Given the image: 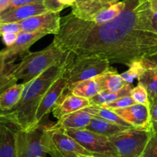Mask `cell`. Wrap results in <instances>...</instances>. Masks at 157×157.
<instances>
[{"label": "cell", "instance_id": "cell-1", "mask_svg": "<svg viewBox=\"0 0 157 157\" xmlns=\"http://www.w3.org/2000/svg\"><path fill=\"white\" fill-rule=\"evenodd\" d=\"M125 8L103 23L78 19L69 13L61 17L52 43L77 57H93L129 66L157 54V32L149 0H125Z\"/></svg>", "mask_w": 157, "mask_h": 157}, {"label": "cell", "instance_id": "cell-2", "mask_svg": "<svg viewBox=\"0 0 157 157\" xmlns=\"http://www.w3.org/2000/svg\"><path fill=\"white\" fill-rule=\"evenodd\" d=\"M65 62L50 66L36 78L25 83L20 100L16 106L10 111L0 112V114L23 131L36 127L38 106L49 86L62 75Z\"/></svg>", "mask_w": 157, "mask_h": 157}, {"label": "cell", "instance_id": "cell-3", "mask_svg": "<svg viewBox=\"0 0 157 157\" xmlns=\"http://www.w3.org/2000/svg\"><path fill=\"white\" fill-rule=\"evenodd\" d=\"M69 52H63L53 43L43 50L28 52L22 56L19 63H13L10 75L16 82L22 80L25 84L43 73L53 65L64 63Z\"/></svg>", "mask_w": 157, "mask_h": 157}, {"label": "cell", "instance_id": "cell-4", "mask_svg": "<svg viewBox=\"0 0 157 157\" xmlns=\"http://www.w3.org/2000/svg\"><path fill=\"white\" fill-rule=\"evenodd\" d=\"M42 121L29 131L19 129L16 134V157H60Z\"/></svg>", "mask_w": 157, "mask_h": 157}, {"label": "cell", "instance_id": "cell-5", "mask_svg": "<svg viewBox=\"0 0 157 157\" xmlns=\"http://www.w3.org/2000/svg\"><path fill=\"white\" fill-rule=\"evenodd\" d=\"M111 69L110 63L107 60L93 57L79 58L69 52L62 75L67 80L68 90L76 82L96 78Z\"/></svg>", "mask_w": 157, "mask_h": 157}, {"label": "cell", "instance_id": "cell-6", "mask_svg": "<svg viewBox=\"0 0 157 157\" xmlns=\"http://www.w3.org/2000/svg\"><path fill=\"white\" fill-rule=\"evenodd\" d=\"M149 137V129L131 128L109 137L117 157H140Z\"/></svg>", "mask_w": 157, "mask_h": 157}, {"label": "cell", "instance_id": "cell-7", "mask_svg": "<svg viewBox=\"0 0 157 157\" xmlns=\"http://www.w3.org/2000/svg\"><path fill=\"white\" fill-rule=\"evenodd\" d=\"M86 149L96 157H117L109 137L86 129H63Z\"/></svg>", "mask_w": 157, "mask_h": 157}, {"label": "cell", "instance_id": "cell-8", "mask_svg": "<svg viewBox=\"0 0 157 157\" xmlns=\"http://www.w3.org/2000/svg\"><path fill=\"white\" fill-rule=\"evenodd\" d=\"M46 132L60 157L95 156L63 129H52L51 126H48Z\"/></svg>", "mask_w": 157, "mask_h": 157}, {"label": "cell", "instance_id": "cell-9", "mask_svg": "<svg viewBox=\"0 0 157 157\" xmlns=\"http://www.w3.org/2000/svg\"><path fill=\"white\" fill-rule=\"evenodd\" d=\"M67 87V80L62 75L49 86L38 106L36 113V126L44 117L49 115L68 94Z\"/></svg>", "mask_w": 157, "mask_h": 157}, {"label": "cell", "instance_id": "cell-10", "mask_svg": "<svg viewBox=\"0 0 157 157\" xmlns=\"http://www.w3.org/2000/svg\"><path fill=\"white\" fill-rule=\"evenodd\" d=\"M60 20V13L48 12L18 22L22 32L56 35L59 31Z\"/></svg>", "mask_w": 157, "mask_h": 157}, {"label": "cell", "instance_id": "cell-11", "mask_svg": "<svg viewBox=\"0 0 157 157\" xmlns=\"http://www.w3.org/2000/svg\"><path fill=\"white\" fill-rule=\"evenodd\" d=\"M46 36L47 35L42 33H27L21 31L18 34V38L14 44L1 51L5 56L6 63H14L16 59L28 53L29 48L39 39Z\"/></svg>", "mask_w": 157, "mask_h": 157}, {"label": "cell", "instance_id": "cell-12", "mask_svg": "<svg viewBox=\"0 0 157 157\" xmlns=\"http://www.w3.org/2000/svg\"><path fill=\"white\" fill-rule=\"evenodd\" d=\"M113 111L132 127L143 129H149L150 127V111L148 105L135 103L126 108Z\"/></svg>", "mask_w": 157, "mask_h": 157}, {"label": "cell", "instance_id": "cell-13", "mask_svg": "<svg viewBox=\"0 0 157 157\" xmlns=\"http://www.w3.org/2000/svg\"><path fill=\"white\" fill-rule=\"evenodd\" d=\"M19 128L0 114V157H16V134Z\"/></svg>", "mask_w": 157, "mask_h": 157}, {"label": "cell", "instance_id": "cell-14", "mask_svg": "<svg viewBox=\"0 0 157 157\" xmlns=\"http://www.w3.org/2000/svg\"><path fill=\"white\" fill-rule=\"evenodd\" d=\"M43 0L16 8H7L0 13V23L20 22L28 18L48 13Z\"/></svg>", "mask_w": 157, "mask_h": 157}, {"label": "cell", "instance_id": "cell-15", "mask_svg": "<svg viewBox=\"0 0 157 157\" xmlns=\"http://www.w3.org/2000/svg\"><path fill=\"white\" fill-rule=\"evenodd\" d=\"M93 114L89 112L88 108H84L65 116L58 120L56 124L51 126L52 129H86L93 119Z\"/></svg>", "mask_w": 157, "mask_h": 157}, {"label": "cell", "instance_id": "cell-16", "mask_svg": "<svg viewBox=\"0 0 157 157\" xmlns=\"http://www.w3.org/2000/svg\"><path fill=\"white\" fill-rule=\"evenodd\" d=\"M91 105L90 101L86 98L75 96V95L67 94L59 102L58 105L52 110L54 116L57 120H60L65 116L78 111L84 108Z\"/></svg>", "mask_w": 157, "mask_h": 157}, {"label": "cell", "instance_id": "cell-17", "mask_svg": "<svg viewBox=\"0 0 157 157\" xmlns=\"http://www.w3.org/2000/svg\"><path fill=\"white\" fill-rule=\"evenodd\" d=\"M109 6L101 0H77L72 6L71 13L78 19L92 22L99 12Z\"/></svg>", "mask_w": 157, "mask_h": 157}, {"label": "cell", "instance_id": "cell-18", "mask_svg": "<svg viewBox=\"0 0 157 157\" xmlns=\"http://www.w3.org/2000/svg\"><path fill=\"white\" fill-rule=\"evenodd\" d=\"M137 79L138 84L146 89L149 102L157 97V65L146 58V67Z\"/></svg>", "mask_w": 157, "mask_h": 157}, {"label": "cell", "instance_id": "cell-19", "mask_svg": "<svg viewBox=\"0 0 157 157\" xmlns=\"http://www.w3.org/2000/svg\"><path fill=\"white\" fill-rule=\"evenodd\" d=\"M102 91H103V89L99 76L76 82L71 86L67 90L68 94L72 93L75 96L86 98L89 99L94 97Z\"/></svg>", "mask_w": 157, "mask_h": 157}, {"label": "cell", "instance_id": "cell-20", "mask_svg": "<svg viewBox=\"0 0 157 157\" xmlns=\"http://www.w3.org/2000/svg\"><path fill=\"white\" fill-rule=\"evenodd\" d=\"M86 129L91 132L105 136L107 137H110L112 136L120 133L126 129H131V128L119 126V125L112 123L105 120H102L97 116H93Z\"/></svg>", "mask_w": 157, "mask_h": 157}, {"label": "cell", "instance_id": "cell-21", "mask_svg": "<svg viewBox=\"0 0 157 157\" xmlns=\"http://www.w3.org/2000/svg\"><path fill=\"white\" fill-rule=\"evenodd\" d=\"M24 88V83H16L0 93V112L13 109L20 100Z\"/></svg>", "mask_w": 157, "mask_h": 157}, {"label": "cell", "instance_id": "cell-22", "mask_svg": "<svg viewBox=\"0 0 157 157\" xmlns=\"http://www.w3.org/2000/svg\"><path fill=\"white\" fill-rule=\"evenodd\" d=\"M99 78L102 83L103 90L112 92V93L120 91L128 85L121 75L118 73L117 71L113 68H112L105 73L99 75Z\"/></svg>", "mask_w": 157, "mask_h": 157}, {"label": "cell", "instance_id": "cell-23", "mask_svg": "<svg viewBox=\"0 0 157 157\" xmlns=\"http://www.w3.org/2000/svg\"><path fill=\"white\" fill-rule=\"evenodd\" d=\"M132 89V84H128L125 88L121 90L120 91L116 92V93H112V92L103 91L98 93L94 97L91 98L90 99V103L92 105H97V106H102L105 104L109 103L116 99H119L120 97L126 96H130L131 90Z\"/></svg>", "mask_w": 157, "mask_h": 157}, {"label": "cell", "instance_id": "cell-24", "mask_svg": "<svg viewBox=\"0 0 157 157\" xmlns=\"http://www.w3.org/2000/svg\"><path fill=\"white\" fill-rule=\"evenodd\" d=\"M89 112L93 116H97L101 118L102 120H105L106 121L110 122L114 124L119 125V126H124L127 128H134L131 126L129 123L123 120L118 114H116L113 110L109 109L104 108L102 106H97V105H90L87 107Z\"/></svg>", "mask_w": 157, "mask_h": 157}, {"label": "cell", "instance_id": "cell-25", "mask_svg": "<svg viewBox=\"0 0 157 157\" xmlns=\"http://www.w3.org/2000/svg\"><path fill=\"white\" fill-rule=\"evenodd\" d=\"M126 6V2L125 0H122L116 3L112 4L109 6L108 7L102 10V11L99 12L94 18H93L92 22L95 23H103V22H108L111 19H114L115 17L120 14L125 8Z\"/></svg>", "mask_w": 157, "mask_h": 157}, {"label": "cell", "instance_id": "cell-26", "mask_svg": "<svg viewBox=\"0 0 157 157\" xmlns=\"http://www.w3.org/2000/svg\"><path fill=\"white\" fill-rule=\"evenodd\" d=\"M13 63H6L5 56L0 51V93L17 83L10 75V69Z\"/></svg>", "mask_w": 157, "mask_h": 157}, {"label": "cell", "instance_id": "cell-27", "mask_svg": "<svg viewBox=\"0 0 157 157\" xmlns=\"http://www.w3.org/2000/svg\"><path fill=\"white\" fill-rule=\"evenodd\" d=\"M140 157H157V123L155 122H151L149 140Z\"/></svg>", "mask_w": 157, "mask_h": 157}, {"label": "cell", "instance_id": "cell-28", "mask_svg": "<svg viewBox=\"0 0 157 157\" xmlns=\"http://www.w3.org/2000/svg\"><path fill=\"white\" fill-rule=\"evenodd\" d=\"M146 66V58L136 60L129 66V69L121 74V76L126 83L132 84L135 78H137Z\"/></svg>", "mask_w": 157, "mask_h": 157}, {"label": "cell", "instance_id": "cell-29", "mask_svg": "<svg viewBox=\"0 0 157 157\" xmlns=\"http://www.w3.org/2000/svg\"><path fill=\"white\" fill-rule=\"evenodd\" d=\"M130 96L135 101L136 103L149 106V100L147 92L146 89L140 84H138L136 86L132 87L130 92Z\"/></svg>", "mask_w": 157, "mask_h": 157}, {"label": "cell", "instance_id": "cell-30", "mask_svg": "<svg viewBox=\"0 0 157 157\" xmlns=\"http://www.w3.org/2000/svg\"><path fill=\"white\" fill-rule=\"evenodd\" d=\"M135 103V101L132 99V98L130 96H126L119 98V99H116V100L113 101V102H109V103L105 104V105H102V106L104 107V108L109 109L116 110L126 108V107L132 105Z\"/></svg>", "mask_w": 157, "mask_h": 157}, {"label": "cell", "instance_id": "cell-31", "mask_svg": "<svg viewBox=\"0 0 157 157\" xmlns=\"http://www.w3.org/2000/svg\"><path fill=\"white\" fill-rule=\"evenodd\" d=\"M21 31L22 30H21L20 25L18 22L0 23V36H2L4 33L19 34Z\"/></svg>", "mask_w": 157, "mask_h": 157}, {"label": "cell", "instance_id": "cell-32", "mask_svg": "<svg viewBox=\"0 0 157 157\" xmlns=\"http://www.w3.org/2000/svg\"><path fill=\"white\" fill-rule=\"evenodd\" d=\"M43 4L49 12H60L66 6L60 3L58 0H43Z\"/></svg>", "mask_w": 157, "mask_h": 157}, {"label": "cell", "instance_id": "cell-33", "mask_svg": "<svg viewBox=\"0 0 157 157\" xmlns=\"http://www.w3.org/2000/svg\"><path fill=\"white\" fill-rule=\"evenodd\" d=\"M1 36L2 38L3 43H5L6 47H8V46L14 44L18 38V34H16V33H4Z\"/></svg>", "mask_w": 157, "mask_h": 157}, {"label": "cell", "instance_id": "cell-34", "mask_svg": "<svg viewBox=\"0 0 157 157\" xmlns=\"http://www.w3.org/2000/svg\"><path fill=\"white\" fill-rule=\"evenodd\" d=\"M149 111H150L151 122L157 123V97L149 102Z\"/></svg>", "mask_w": 157, "mask_h": 157}, {"label": "cell", "instance_id": "cell-35", "mask_svg": "<svg viewBox=\"0 0 157 157\" xmlns=\"http://www.w3.org/2000/svg\"><path fill=\"white\" fill-rule=\"evenodd\" d=\"M40 0H11L8 8H16V7L28 5L33 2H39Z\"/></svg>", "mask_w": 157, "mask_h": 157}, {"label": "cell", "instance_id": "cell-36", "mask_svg": "<svg viewBox=\"0 0 157 157\" xmlns=\"http://www.w3.org/2000/svg\"><path fill=\"white\" fill-rule=\"evenodd\" d=\"M10 2L11 0H0V13L8 8Z\"/></svg>", "mask_w": 157, "mask_h": 157}, {"label": "cell", "instance_id": "cell-37", "mask_svg": "<svg viewBox=\"0 0 157 157\" xmlns=\"http://www.w3.org/2000/svg\"><path fill=\"white\" fill-rule=\"evenodd\" d=\"M58 1L60 2V3L63 4V5L66 7H67V6L72 7L75 2V0H58Z\"/></svg>", "mask_w": 157, "mask_h": 157}, {"label": "cell", "instance_id": "cell-38", "mask_svg": "<svg viewBox=\"0 0 157 157\" xmlns=\"http://www.w3.org/2000/svg\"><path fill=\"white\" fill-rule=\"evenodd\" d=\"M149 2L152 13H157V0H149Z\"/></svg>", "mask_w": 157, "mask_h": 157}, {"label": "cell", "instance_id": "cell-39", "mask_svg": "<svg viewBox=\"0 0 157 157\" xmlns=\"http://www.w3.org/2000/svg\"><path fill=\"white\" fill-rule=\"evenodd\" d=\"M152 25H153L155 31L157 32V13H152Z\"/></svg>", "mask_w": 157, "mask_h": 157}, {"label": "cell", "instance_id": "cell-40", "mask_svg": "<svg viewBox=\"0 0 157 157\" xmlns=\"http://www.w3.org/2000/svg\"><path fill=\"white\" fill-rule=\"evenodd\" d=\"M103 3L107 4V5H112V4L116 3V2H120V0H101Z\"/></svg>", "mask_w": 157, "mask_h": 157}, {"label": "cell", "instance_id": "cell-41", "mask_svg": "<svg viewBox=\"0 0 157 157\" xmlns=\"http://www.w3.org/2000/svg\"><path fill=\"white\" fill-rule=\"evenodd\" d=\"M148 59H149V60H151V61H152V63H155V65H157V54H155V55L149 57V58H148Z\"/></svg>", "mask_w": 157, "mask_h": 157}]
</instances>
